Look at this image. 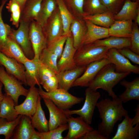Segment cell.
<instances>
[{"label": "cell", "mask_w": 139, "mask_h": 139, "mask_svg": "<svg viewBox=\"0 0 139 139\" xmlns=\"http://www.w3.org/2000/svg\"><path fill=\"white\" fill-rule=\"evenodd\" d=\"M110 63L108 59L105 58L90 63L86 66L82 75L74 82L72 87H88L89 83L99 71L105 65Z\"/></svg>", "instance_id": "10"}, {"label": "cell", "mask_w": 139, "mask_h": 139, "mask_svg": "<svg viewBox=\"0 0 139 139\" xmlns=\"http://www.w3.org/2000/svg\"><path fill=\"white\" fill-rule=\"evenodd\" d=\"M109 48L93 43L81 45L76 50L74 59L77 66H87L95 61L106 58Z\"/></svg>", "instance_id": "3"}, {"label": "cell", "mask_w": 139, "mask_h": 139, "mask_svg": "<svg viewBox=\"0 0 139 139\" xmlns=\"http://www.w3.org/2000/svg\"><path fill=\"white\" fill-rule=\"evenodd\" d=\"M68 35L63 34L47 43V48L56 55L58 59L62 54L64 45Z\"/></svg>", "instance_id": "37"}, {"label": "cell", "mask_w": 139, "mask_h": 139, "mask_svg": "<svg viewBox=\"0 0 139 139\" xmlns=\"http://www.w3.org/2000/svg\"><path fill=\"white\" fill-rule=\"evenodd\" d=\"M118 52L134 63L139 64V55L135 53L128 48L117 49Z\"/></svg>", "instance_id": "45"}, {"label": "cell", "mask_w": 139, "mask_h": 139, "mask_svg": "<svg viewBox=\"0 0 139 139\" xmlns=\"http://www.w3.org/2000/svg\"><path fill=\"white\" fill-rule=\"evenodd\" d=\"M132 20H115L108 28L110 36L130 38L133 24Z\"/></svg>", "instance_id": "25"}, {"label": "cell", "mask_w": 139, "mask_h": 139, "mask_svg": "<svg viewBox=\"0 0 139 139\" xmlns=\"http://www.w3.org/2000/svg\"><path fill=\"white\" fill-rule=\"evenodd\" d=\"M0 81L4 86L5 93L11 97L15 105H18V100L20 96L26 97L27 95L29 90L24 88L20 82L0 65Z\"/></svg>", "instance_id": "7"}, {"label": "cell", "mask_w": 139, "mask_h": 139, "mask_svg": "<svg viewBox=\"0 0 139 139\" xmlns=\"http://www.w3.org/2000/svg\"><path fill=\"white\" fill-rule=\"evenodd\" d=\"M50 17L43 27L47 43L64 34L59 13L57 12Z\"/></svg>", "instance_id": "19"}, {"label": "cell", "mask_w": 139, "mask_h": 139, "mask_svg": "<svg viewBox=\"0 0 139 139\" xmlns=\"http://www.w3.org/2000/svg\"><path fill=\"white\" fill-rule=\"evenodd\" d=\"M76 50L73 45V36L70 34L67 37L64 48L58 61V73L72 70L77 67L74 59V56Z\"/></svg>", "instance_id": "11"}, {"label": "cell", "mask_w": 139, "mask_h": 139, "mask_svg": "<svg viewBox=\"0 0 139 139\" xmlns=\"http://www.w3.org/2000/svg\"><path fill=\"white\" fill-rule=\"evenodd\" d=\"M21 116V115H19L15 120L10 121L0 117V135H3L5 139L11 138Z\"/></svg>", "instance_id": "34"}, {"label": "cell", "mask_w": 139, "mask_h": 139, "mask_svg": "<svg viewBox=\"0 0 139 139\" xmlns=\"http://www.w3.org/2000/svg\"><path fill=\"white\" fill-rule=\"evenodd\" d=\"M81 139H108L102 135L97 129H93L85 134Z\"/></svg>", "instance_id": "47"}, {"label": "cell", "mask_w": 139, "mask_h": 139, "mask_svg": "<svg viewBox=\"0 0 139 139\" xmlns=\"http://www.w3.org/2000/svg\"><path fill=\"white\" fill-rule=\"evenodd\" d=\"M56 3V0H43L40 11L35 20L43 27L52 15Z\"/></svg>", "instance_id": "30"}, {"label": "cell", "mask_w": 139, "mask_h": 139, "mask_svg": "<svg viewBox=\"0 0 139 139\" xmlns=\"http://www.w3.org/2000/svg\"><path fill=\"white\" fill-rule=\"evenodd\" d=\"M139 0H125L121 9L113 15L115 20H135L139 8Z\"/></svg>", "instance_id": "23"}, {"label": "cell", "mask_w": 139, "mask_h": 139, "mask_svg": "<svg viewBox=\"0 0 139 139\" xmlns=\"http://www.w3.org/2000/svg\"><path fill=\"white\" fill-rule=\"evenodd\" d=\"M129 74L116 72L114 65L110 63L99 71L89 83L88 87L95 91L99 89H102L106 91L112 99L116 98L118 97L113 90V88Z\"/></svg>", "instance_id": "2"}, {"label": "cell", "mask_w": 139, "mask_h": 139, "mask_svg": "<svg viewBox=\"0 0 139 139\" xmlns=\"http://www.w3.org/2000/svg\"><path fill=\"white\" fill-rule=\"evenodd\" d=\"M15 102L11 97L5 93L0 104V117L10 121L15 120L19 116L15 108Z\"/></svg>", "instance_id": "27"}, {"label": "cell", "mask_w": 139, "mask_h": 139, "mask_svg": "<svg viewBox=\"0 0 139 139\" xmlns=\"http://www.w3.org/2000/svg\"><path fill=\"white\" fill-rule=\"evenodd\" d=\"M43 0H27L22 11L20 19L30 23L35 20Z\"/></svg>", "instance_id": "28"}, {"label": "cell", "mask_w": 139, "mask_h": 139, "mask_svg": "<svg viewBox=\"0 0 139 139\" xmlns=\"http://www.w3.org/2000/svg\"><path fill=\"white\" fill-rule=\"evenodd\" d=\"M17 2L20 6L22 11L27 0H12Z\"/></svg>", "instance_id": "49"}, {"label": "cell", "mask_w": 139, "mask_h": 139, "mask_svg": "<svg viewBox=\"0 0 139 139\" xmlns=\"http://www.w3.org/2000/svg\"><path fill=\"white\" fill-rule=\"evenodd\" d=\"M135 23L138 25L139 24V8H138L135 18Z\"/></svg>", "instance_id": "52"}, {"label": "cell", "mask_w": 139, "mask_h": 139, "mask_svg": "<svg viewBox=\"0 0 139 139\" xmlns=\"http://www.w3.org/2000/svg\"><path fill=\"white\" fill-rule=\"evenodd\" d=\"M113 15L108 11L94 15L85 14L84 20H88L95 24L109 28L115 20Z\"/></svg>", "instance_id": "31"}, {"label": "cell", "mask_w": 139, "mask_h": 139, "mask_svg": "<svg viewBox=\"0 0 139 139\" xmlns=\"http://www.w3.org/2000/svg\"><path fill=\"white\" fill-rule=\"evenodd\" d=\"M56 74L52 69L43 64L39 61V75L40 84L43 83Z\"/></svg>", "instance_id": "43"}, {"label": "cell", "mask_w": 139, "mask_h": 139, "mask_svg": "<svg viewBox=\"0 0 139 139\" xmlns=\"http://www.w3.org/2000/svg\"><path fill=\"white\" fill-rule=\"evenodd\" d=\"M86 30V26L82 21L73 20L70 26V31L73 34L74 46L77 49L82 45Z\"/></svg>", "instance_id": "32"}, {"label": "cell", "mask_w": 139, "mask_h": 139, "mask_svg": "<svg viewBox=\"0 0 139 139\" xmlns=\"http://www.w3.org/2000/svg\"><path fill=\"white\" fill-rule=\"evenodd\" d=\"M0 50L6 56L22 64L28 59L19 46L8 37Z\"/></svg>", "instance_id": "22"}, {"label": "cell", "mask_w": 139, "mask_h": 139, "mask_svg": "<svg viewBox=\"0 0 139 139\" xmlns=\"http://www.w3.org/2000/svg\"><path fill=\"white\" fill-rule=\"evenodd\" d=\"M39 59H28L23 64L27 85L30 87L38 85L41 87L39 75Z\"/></svg>", "instance_id": "20"}, {"label": "cell", "mask_w": 139, "mask_h": 139, "mask_svg": "<svg viewBox=\"0 0 139 139\" xmlns=\"http://www.w3.org/2000/svg\"><path fill=\"white\" fill-rule=\"evenodd\" d=\"M125 0H100L108 11L113 15L121 9Z\"/></svg>", "instance_id": "41"}, {"label": "cell", "mask_w": 139, "mask_h": 139, "mask_svg": "<svg viewBox=\"0 0 139 139\" xmlns=\"http://www.w3.org/2000/svg\"><path fill=\"white\" fill-rule=\"evenodd\" d=\"M135 115L134 117L132 118V124L133 126L139 124V105L137 104L135 110Z\"/></svg>", "instance_id": "48"}, {"label": "cell", "mask_w": 139, "mask_h": 139, "mask_svg": "<svg viewBox=\"0 0 139 139\" xmlns=\"http://www.w3.org/2000/svg\"><path fill=\"white\" fill-rule=\"evenodd\" d=\"M41 98L39 95L36 110L31 118V124L34 129L40 132L48 131V121L46 119L41 104Z\"/></svg>", "instance_id": "26"}, {"label": "cell", "mask_w": 139, "mask_h": 139, "mask_svg": "<svg viewBox=\"0 0 139 139\" xmlns=\"http://www.w3.org/2000/svg\"><path fill=\"white\" fill-rule=\"evenodd\" d=\"M133 0L134 1H137V0Z\"/></svg>", "instance_id": "53"}, {"label": "cell", "mask_w": 139, "mask_h": 139, "mask_svg": "<svg viewBox=\"0 0 139 139\" xmlns=\"http://www.w3.org/2000/svg\"><path fill=\"white\" fill-rule=\"evenodd\" d=\"M68 132L64 139H79L94 129L80 117L67 116Z\"/></svg>", "instance_id": "12"}, {"label": "cell", "mask_w": 139, "mask_h": 139, "mask_svg": "<svg viewBox=\"0 0 139 139\" xmlns=\"http://www.w3.org/2000/svg\"><path fill=\"white\" fill-rule=\"evenodd\" d=\"M6 8L11 13L10 21L16 28L19 26L21 13L19 5L15 1L10 0L6 4Z\"/></svg>", "instance_id": "36"}, {"label": "cell", "mask_w": 139, "mask_h": 139, "mask_svg": "<svg viewBox=\"0 0 139 139\" xmlns=\"http://www.w3.org/2000/svg\"><path fill=\"white\" fill-rule=\"evenodd\" d=\"M42 85L47 92H51L58 88V81L56 75L46 80Z\"/></svg>", "instance_id": "44"}, {"label": "cell", "mask_w": 139, "mask_h": 139, "mask_svg": "<svg viewBox=\"0 0 139 139\" xmlns=\"http://www.w3.org/2000/svg\"><path fill=\"white\" fill-rule=\"evenodd\" d=\"M123 103L118 98H107L98 102L96 106L102 121L99 124L98 130L103 136L110 138L116 123L128 114L123 107Z\"/></svg>", "instance_id": "1"}, {"label": "cell", "mask_w": 139, "mask_h": 139, "mask_svg": "<svg viewBox=\"0 0 139 139\" xmlns=\"http://www.w3.org/2000/svg\"><path fill=\"white\" fill-rule=\"evenodd\" d=\"M30 23L20 19L18 29L14 30L12 28L7 37L16 43L27 57L31 59L34 58V54L29 37Z\"/></svg>", "instance_id": "6"}, {"label": "cell", "mask_w": 139, "mask_h": 139, "mask_svg": "<svg viewBox=\"0 0 139 139\" xmlns=\"http://www.w3.org/2000/svg\"><path fill=\"white\" fill-rule=\"evenodd\" d=\"M7 0H2L0 6V50L3 46L7 37L12 28L8 24L5 23L2 19V11Z\"/></svg>", "instance_id": "40"}, {"label": "cell", "mask_w": 139, "mask_h": 139, "mask_svg": "<svg viewBox=\"0 0 139 139\" xmlns=\"http://www.w3.org/2000/svg\"><path fill=\"white\" fill-rule=\"evenodd\" d=\"M93 43L96 46H105L109 49L114 48L118 49L125 48H129L131 39L130 38L110 36L103 39L97 40Z\"/></svg>", "instance_id": "29"}, {"label": "cell", "mask_w": 139, "mask_h": 139, "mask_svg": "<svg viewBox=\"0 0 139 139\" xmlns=\"http://www.w3.org/2000/svg\"><path fill=\"white\" fill-rule=\"evenodd\" d=\"M57 56L46 48L41 53L39 60L43 64L53 70L56 74L58 73L57 67Z\"/></svg>", "instance_id": "35"}, {"label": "cell", "mask_w": 139, "mask_h": 139, "mask_svg": "<svg viewBox=\"0 0 139 139\" xmlns=\"http://www.w3.org/2000/svg\"><path fill=\"white\" fill-rule=\"evenodd\" d=\"M106 58L114 65L117 72L139 74V67L132 64L128 59L120 53L116 49H109Z\"/></svg>", "instance_id": "9"}, {"label": "cell", "mask_w": 139, "mask_h": 139, "mask_svg": "<svg viewBox=\"0 0 139 139\" xmlns=\"http://www.w3.org/2000/svg\"><path fill=\"white\" fill-rule=\"evenodd\" d=\"M86 66H77L71 70L59 72L56 74L58 81V88L68 91L75 80L83 73Z\"/></svg>", "instance_id": "17"}, {"label": "cell", "mask_w": 139, "mask_h": 139, "mask_svg": "<svg viewBox=\"0 0 139 139\" xmlns=\"http://www.w3.org/2000/svg\"><path fill=\"white\" fill-rule=\"evenodd\" d=\"M42 99L49 112V119L48 124L49 131L67 124V116L63 111V110L58 107L50 99Z\"/></svg>", "instance_id": "15"}, {"label": "cell", "mask_w": 139, "mask_h": 139, "mask_svg": "<svg viewBox=\"0 0 139 139\" xmlns=\"http://www.w3.org/2000/svg\"><path fill=\"white\" fill-rule=\"evenodd\" d=\"M85 101L81 109L63 111L67 116L74 114L79 115L86 123L90 125L92 122L95 109L101 95L99 92L88 87L85 90Z\"/></svg>", "instance_id": "5"}, {"label": "cell", "mask_w": 139, "mask_h": 139, "mask_svg": "<svg viewBox=\"0 0 139 139\" xmlns=\"http://www.w3.org/2000/svg\"><path fill=\"white\" fill-rule=\"evenodd\" d=\"M0 65L3 66L9 73L16 78L22 84L27 86L23 65L15 60L10 58L0 50Z\"/></svg>", "instance_id": "13"}, {"label": "cell", "mask_w": 139, "mask_h": 139, "mask_svg": "<svg viewBox=\"0 0 139 139\" xmlns=\"http://www.w3.org/2000/svg\"><path fill=\"white\" fill-rule=\"evenodd\" d=\"M120 84L126 88V90L118 98L122 102L126 103L132 100L139 101V77L135 78L131 82L123 80Z\"/></svg>", "instance_id": "21"}, {"label": "cell", "mask_w": 139, "mask_h": 139, "mask_svg": "<svg viewBox=\"0 0 139 139\" xmlns=\"http://www.w3.org/2000/svg\"><path fill=\"white\" fill-rule=\"evenodd\" d=\"M3 84L0 81V104L3 99L4 94H3L2 91V89Z\"/></svg>", "instance_id": "50"}, {"label": "cell", "mask_w": 139, "mask_h": 139, "mask_svg": "<svg viewBox=\"0 0 139 139\" xmlns=\"http://www.w3.org/2000/svg\"><path fill=\"white\" fill-rule=\"evenodd\" d=\"M84 20L86 30L82 45L93 43L97 40L110 36L108 28L98 25L87 20Z\"/></svg>", "instance_id": "18"}, {"label": "cell", "mask_w": 139, "mask_h": 139, "mask_svg": "<svg viewBox=\"0 0 139 139\" xmlns=\"http://www.w3.org/2000/svg\"><path fill=\"white\" fill-rule=\"evenodd\" d=\"M68 129L67 124L61 125L51 131L45 132H40L36 131L40 139H63V133Z\"/></svg>", "instance_id": "38"}, {"label": "cell", "mask_w": 139, "mask_h": 139, "mask_svg": "<svg viewBox=\"0 0 139 139\" xmlns=\"http://www.w3.org/2000/svg\"><path fill=\"white\" fill-rule=\"evenodd\" d=\"M29 39L34 54V58L39 59L42 50L47 48V42L43 27L35 20L29 26Z\"/></svg>", "instance_id": "8"}, {"label": "cell", "mask_w": 139, "mask_h": 139, "mask_svg": "<svg viewBox=\"0 0 139 139\" xmlns=\"http://www.w3.org/2000/svg\"><path fill=\"white\" fill-rule=\"evenodd\" d=\"M67 3L80 13L83 14L85 0H66Z\"/></svg>", "instance_id": "46"}, {"label": "cell", "mask_w": 139, "mask_h": 139, "mask_svg": "<svg viewBox=\"0 0 139 139\" xmlns=\"http://www.w3.org/2000/svg\"><path fill=\"white\" fill-rule=\"evenodd\" d=\"M35 130L31 122V118L21 115L19 122L16 127L11 138L13 139H30Z\"/></svg>", "instance_id": "24"}, {"label": "cell", "mask_w": 139, "mask_h": 139, "mask_svg": "<svg viewBox=\"0 0 139 139\" xmlns=\"http://www.w3.org/2000/svg\"><path fill=\"white\" fill-rule=\"evenodd\" d=\"M84 6L87 14L94 15L107 11L100 0H85Z\"/></svg>", "instance_id": "39"}, {"label": "cell", "mask_w": 139, "mask_h": 139, "mask_svg": "<svg viewBox=\"0 0 139 139\" xmlns=\"http://www.w3.org/2000/svg\"><path fill=\"white\" fill-rule=\"evenodd\" d=\"M122 121L118 125L117 130L112 139H135L138 137L139 124L133 127L132 118L128 114L125 116Z\"/></svg>", "instance_id": "16"}, {"label": "cell", "mask_w": 139, "mask_h": 139, "mask_svg": "<svg viewBox=\"0 0 139 139\" xmlns=\"http://www.w3.org/2000/svg\"><path fill=\"white\" fill-rule=\"evenodd\" d=\"M38 93L41 98L48 99L59 109L64 110L69 109L75 104L80 103L83 100L82 98L74 96L68 91L60 88L47 92L41 87H39Z\"/></svg>", "instance_id": "4"}, {"label": "cell", "mask_w": 139, "mask_h": 139, "mask_svg": "<svg viewBox=\"0 0 139 139\" xmlns=\"http://www.w3.org/2000/svg\"><path fill=\"white\" fill-rule=\"evenodd\" d=\"M131 50L139 55V29L138 25L133 23L132 34L130 37Z\"/></svg>", "instance_id": "42"}, {"label": "cell", "mask_w": 139, "mask_h": 139, "mask_svg": "<svg viewBox=\"0 0 139 139\" xmlns=\"http://www.w3.org/2000/svg\"><path fill=\"white\" fill-rule=\"evenodd\" d=\"M56 1L63 24L64 34L68 35L70 34V27L73 20V18L63 0Z\"/></svg>", "instance_id": "33"}, {"label": "cell", "mask_w": 139, "mask_h": 139, "mask_svg": "<svg viewBox=\"0 0 139 139\" xmlns=\"http://www.w3.org/2000/svg\"><path fill=\"white\" fill-rule=\"evenodd\" d=\"M39 95L38 88L35 86L30 87L23 102L20 105L15 106L18 114L31 118L35 112Z\"/></svg>", "instance_id": "14"}, {"label": "cell", "mask_w": 139, "mask_h": 139, "mask_svg": "<svg viewBox=\"0 0 139 139\" xmlns=\"http://www.w3.org/2000/svg\"><path fill=\"white\" fill-rule=\"evenodd\" d=\"M30 139H40L39 136L37 134L36 131L35 130L33 132Z\"/></svg>", "instance_id": "51"}]
</instances>
